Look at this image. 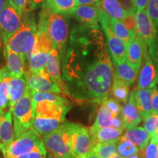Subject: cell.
<instances>
[{
    "instance_id": "6da1fadb",
    "label": "cell",
    "mask_w": 158,
    "mask_h": 158,
    "mask_svg": "<svg viewBox=\"0 0 158 158\" xmlns=\"http://www.w3.org/2000/svg\"><path fill=\"white\" fill-rule=\"evenodd\" d=\"M110 58L99 25H74L60 59L69 98L100 104L109 96L114 73Z\"/></svg>"
},
{
    "instance_id": "7a4b0ae2",
    "label": "cell",
    "mask_w": 158,
    "mask_h": 158,
    "mask_svg": "<svg viewBox=\"0 0 158 158\" xmlns=\"http://www.w3.org/2000/svg\"><path fill=\"white\" fill-rule=\"evenodd\" d=\"M39 14L37 30L47 33L53 43L54 48L58 51L60 59L64 55L69 39L68 23L64 15L56 13L45 4Z\"/></svg>"
},
{
    "instance_id": "3957f363",
    "label": "cell",
    "mask_w": 158,
    "mask_h": 158,
    "mask_svg": "<svg viewBox=\"0 0 158 158\" xmlns=\"http://www.w3.org/2000/svg\"><path fill=\"white\" fill-rule=\"evenodd\" d=\"M37 32V25L34 10L27 9L22 18L21 27L9 40L4 47V51L8 50L23 55L26 60L29 61L36 41Z\"/></svg>"
},
{
    "instance_id": "277c9868",
    "label": "cell",
    "mask_w": 158,
    "mask_h": 158,
    "mask_svg": "<svg viewBox=\"0 0 158 158\" xmlns=\"http://www.w3.org/2000/svg\"><path fill=\"white\" fill-rule=\"evenodd\" d=\"M76 124L64 121L58 129L41 137L45 149L55 158H76L70 143Z\"/></svg>"
},
{
    "instance_id": "5b68a950",
    "label": "cell",
    "mask_w": 158,
    "mask_h": 158,
    "mask_svg": "<svg viewBox=\"0 0 158 158\" xmlns=\"http://www.w3.org/2000/svg\"><path fill=\"white\" fill-rule=\"evenodd\" d=\"M33 90L27 86L22 98L10 108L13 120L15 139L23 135L32 127L35 110L32 102Z\"/></svg>"
},
{
    "instance_id": "8992f818",
    "label": "cell",
    "mask_w": 158,
    "mask_h": 158,
    "mask_svg": "<svg viewBox=\"0 0 158 158\" xmlns=\"http://www.w3.org/2000/svg\"><path fill=\"white\" fill-rule=\"evenodd\" d=\"M99 22L107 39V46L112 62L122 63L126 61L127 44L119 39L112 31L110 23V17L105 12L98 7Z\"/></svg>"
},
{
    "instance_id": "52a82bcc",
    "label": "cell",
    "mask_w": 158,
    "mask_h": 158,
    "mask_svg": "<svg viewBox=\"0 0 158 158\" xmlns=\"http://www.w3.org/2000/svg\"><path fill=\"white\" fill-rule=\"evenodd\" d=\"M45 146L42 138L33 129L14 139L3 153L5 158H15L23 154L30 152Z\"/></svg>"
},
{
    "instance_id": "ba28073f",
    "label": "cell",
    "mask_w": 158,
    "mask_h": 158,
    "mask_svg": "<svg viewBox=\"0 0 158 158\" xmlns=\"http://www.w3.org/2000/svg\"><path fill=\"white\" fill-rule=\"evenodd\" d=\"M21 23L22 18L9 2L0 13V35L4 47L17 32Z\"/></svg>"
},
{
    "instance_id": "9c48e42d",
    "label": "cell",
    "mask_w": 158,
    "mask_h": 158,
    "mask_svg": "<svg viewBox=\"0 0 158 158\" xmlns=\"http://www.w3.org/2000/svg\"><path fill=\"white\" fill-rule=\"evenodd\" d=\"M24 76L27 81V86L31 90L56 94L62 93L57 83L45 70L36 73H32L28 70L25 72Z\"/></svg>"
},
{
    "instance_id": "30bf717a",
    "label": "cell",
    "mask_w": 158,
    "mask_h": 158,
    "mask_svg": "<svg viewBox=\"0 0 158 158\" xmlns=\"http://www.w3.org/2000/svg\"><path fill=\"white\" fill-rule=\"evenodd\" d=\"M70 145L75 157L86 158L92 147L89 129L77 124L71 138Z\"/></svg>"
},
{
    "instance_id": "8fae6325",
    "label": "cell",
    "mask_w": 158,
    "mask_h": 158,
    "mask_svg": "<svg viewBox=\"0 0 158 158\" xmlns=\"http://www.w3.org/2000/svg\"><path fill=\"white\" fill-rule=\"evenodd\" d=\"M135 20L136 36L149 48L153 44L158 31L146 10L136 12Z\"/></svg>"
},
{
    "instance_id": "7c38bea8",
    "label": "cell",
    "mask_w": 158,
    "mask_h": 158,
    "mask_svg": "<svg viewBox=\"0 0 158 158\" xmlns=\"http://www.w3.org/2000/svg\"><path fill=\"white\" fill-rule=\"evenodd\" d=\"M157 84V73L152 59L149 56L148 48L143 51V62L138 76L137 88L153 89Z\"/></svg>"
},
{
    "instance_id": "4fadbf2b",
    "label": "cell",
    "mask_w": 158,
    "mask_h": 158,
    "mask_svg": "<svg viewBox=\"0 0 158 158\" xmlns=\"http://www.w3.org/2000/svg\"><path fill=\"white\" fill-rule=\"evenodd\" d=\"M35 110V115L44 117L59 118L65 120V116L70 109V103L60 104L56 102L42 101L38 103L33 104Z\"/></svg>"
},
{
    "instance_id": "5bb4252c",
    "label": "cell",
    "mask_w": 158,
    "mask_h": 158,
    "mask_svg": "<svg viewBox=\"0 0 158 158\" xmlns=\"http://www.w3.org/2000/svg\"><path fill=\"white\" fill-rule=\"evenodd\" d=\"M121 116L124 122V129L129 130L136 127L141 123L142 118L138 113L135 102V89L131 91L127 103L122 107Z\"/></svg>"
},
{
    "instance_id": "9a60e30c",
    "label": "cell",
    "mask_w": 158,
    "mask_h": 158,
    "mask_svg": "<svg viewBox=\"0 0 158 158\" xmlns=\"http://www.w3.org/2000/svg\"><path fill=\"white\" fill-rule=\"evenodd\" d=\"M45 70L50 76L54 79L59 86L62 90V93L69 97V92L63 81L62 76V68H61V59L58 51L54 48L52 49L49 55V58L45 66Z\"/></svg>"
},
{
    "instance_id": "2e32d148",
    "label": "cell",
    "mask_w": 158,
    "mask_h": 158,
    "mask_svg": "<svg viewBox=\"0 0 158 158\" xmlns=\"http://www.w3.org/2000/svg\"><path fill=\"white\" fill-rule=\"evenodd\" d=\"M66 16L74 19L79 23L86 25H98V7L92 6H76Z\"/></svg>"
},
{
    "instance_id": "e0dca14e",
    "label": "cell",
    "mask_w": 158,
    "mask_h": 158,
    "mask_svg": "<svg viewBox=\"0 0 158 158\" xmlns=\"http://www.w3.org/2000/svg\"><path fill=\"white\" fill-rule=\"evenodd\" d=\"M15 139L13 127V116L11 110L4 112L0 118V150L5 152V149Z\"/></svg>"
},
{
    "instance_id": "ac0fdd59",
    "label": "cell",
    "mask_w": 158,
    "mask_h": 158,
    "mask_svg": "<svg viewBox=\"0 0 158 158\" xmlns=\"http://www.w3.org/2000/svg\"><path fill=\"white\" fill-rule=\"evenodd\" d=\"M153 89H135V102L136 107H137L138 113L143 121L152 113Z\"/></svg>"
},
{
    "instance_id": "d6986e66",
    "label": "cell",
    "mask_w": 158,
    "mask_h": 158,
    "mask_svg": "<svg viewBox=\"0 0 158 158\" xmlns=\"http://www.w3.org/2000/svg\"><path fill=\"white\" fill-rule=\"evenodd\" d=\"M123 130L113 127H102L97 130L89 128L92 145L98 143H118L122 137Z\"/></svg>"
},
{
    "instance_id": "ffe728a7",
    "label": "cell",
    "mask_w": 158,
    "mask_h": 158,
    "mask_svg": "<svg viewBox=\"0 0 158 158\" xmlns=\"http://www.w3.org/2000/svg\"><path fill=\"white\" fill-rule=\"evenodd\" d=\"M147 45L137 36L127 46L126 61L133 68L139 70L143 62V51L147 49Z\"/></svg>"
},
{
    "instance_id": "44dd1931",
    "label": "cell",
    "mask_w": 158,
    "mask_h": 158,
    "mask_svg": "<svg viewBox=\"0 0 158 158\" xmlns=\"http://www.w3.org/2000/svg\"><path fill=\"white\" fill-rule=\"evenodd\" d=\"M4 52L7 61L6 67L12 78H20L24 76L25 56L8 50H5Z\"/></svg>"
},
{
    "instance_id": "7402d4cb",
    "label": "cell",
    "mask_w": 158,
    "mask_h": 158,
    "mask_svg": "<svg viewBox=\"0 0 158 158\" xmlns=\"http://www.w3.org/2000/svg\"><path fill=\"white\" fill-rule=\"evenodd\" d=\"M64 121L54 118L44 117L38 115H35L31 129L40 137L51 133L58 129Z\"/></svg>"
},
{
    "instance_id": "603a6c76",
    "label": "cell",
    "mask_w": 158,
    "mask_h": 158,
    "mask_svg": "<svg viewBox=\"0 0 158 158\" xmlns=\"http://www.w3.org/2000/svg\"><path fill=\"white\" fill-rule=\"evenodd\" d=\"M27 89V81L25 76L20 78H12L8 82V106L10 109L22 98Z\"/></svg>"
},
{
    "instance_id": "cb8c5ba5",
    "label": "cell",
    "mask_w": 158,
    "mask_h": 158,
    "mask_svg": "<svg viewBox=\"0 0 158 158\" xmlns=\"http://www.w3.org/2000/svg\"><path fill=\"white\" fill-rule=\"evenodd\" d=\"M122 138L135 144L139 151L145 149L151 139L149 134L142 127H136L127 130L123 135H122Z\"/></svg>"
},
{
    "instance_id": "d4e9b609",
    "label": "cell",
    "mask_w": 158,
    "mask_h": 158,
    "mask_svg": "<svg viewBox=\"0 0 158 158\" xmlns=\"http://www.w3.org/2000/svg\"><path fill=\"white\" fill-rule=\"evenodd\" d=\"M113 63L114 72L115 73L118 78L125 83L131 86L135 84L138 77L139 70L131 66L127 61L122 63Z\"/></svg>"
},
{
    "instance_id": "484cf974",
    "label": "cell",
    "mask_w": 158,
    "mask_h": 158,
    "mask_svg": "<svg viewBox=\"0 0 158 158\" xmlns=\"http://www.w3.org/2000/svg\"><path fill=\"white\" fill-rule=\"evenodd\" d=\"M100 8L108 16L122 21L129 14L122 7L118 0H99Z\"/></svg>"
},
{
    "instance_id": "4316f807",
    "label": "cell",
    "mask_w": 158,
    "mask_h": 158,
    "mask_svg": "<svg viewBox=\"0 0 158 158\" xmlns=\"http://www.w3.org/2000/svg\"><path fill=\"white\" fill-rule=\"evenodd\" d=\"M110 92L113 98L116 100L123 104L127 103L130 95V86L118 78L114 72L113 73V83Z\"/></svg>"
},
{
    "instance_id": "83f0119b",
    "label": "cell",
    "mask_w": 158,
    "mask_h": 158,
    "mask_svg": "<svg viewBox=\"0 0 158 158\" xmlns=\"http://www.w3.org/2000/svg\"><path fill=\"white\" fill-rule=\"evenodd\" d=\"M51 51H37L31 54L29 59V71L32 73L45 70Z\"/></svg>"
},
{
    "instance_id": "f1b7e54d",
    "label": "cell",
    "mask_w": 158,
    "mask_h": 158,
    "mask_svg": "<svg viewBox=\"0 0 158 158\" xmlns=\"http://www.w3.org/2000/svg\"><path fill=\"white\" fill-rule=\"evenodd\" d=\"M110 23L112 31H114L116 36L123 40L127 45H129L135 37L136 33H133L128 30L122 21L110 17Z\"/></svg>"
},
{
    "instance_id": "f546056e",
    "label": "cell",
    "mask_w": 158,
    "mask_h": 158,
    "mask_svg": "<svg viewBox=\"0 0 158 158\" xmlns=\"http://www.w3.org/2000/svg\"><path fill=\"white\" fill-rule=\"evenodd\" d=\"M113 118V114L108 109L107 106H106V104L103 102H102L100 103V108H99L94 124L89 129L97 130L102 127H110Z\"/></svg>"
},
{
    "instance_id": "4dcf8cb0",
    "label": "cell",
    "mask_w": 158,
    "mask_h": 158,
    "mask_svg": "<svg viewBox=\"0 0 158 158\" xmlns=\"http://www.w3.org/2000/svg\"><path fill=\"white\" fill-rule=\"evenodd\" d=\"M44 4L52 11L66 16L76 7V0H45Z\"/></svg>"
},
{
    "instance_id": "1f68e13d",
    "label": "cell",
    "mask_w": 158,
    "mask_h": 158,
    "mask_svg": "<svg viewBox=\"0 0 158 158\" xmlns=\"http://www.w3.org/2000/svg\"><path fill=\"white\" fill-rule=\"evenodd\" d=\"M42 101H48L51 102H56L60 104H69L70 102L64 97L59 95V94L52 93V92H42L33 91L32 102L33 104L38 103Z\"/></svg>"
},
{
    "instance_id": "d6a6232c",
    "label": "cell",
    "mask_w": 158,
    "mask_h": 158,
    "mask_svg": "<svg viewBox=\"0 0 158 158\" xmlns=\"http://www.w3.org/2000/svg\"><path fill=\"white\" fill-rule=\"evenodd\" d=\"M118 143H98L92 145V149L101 158H111L117 154Z\"/></svg>"
},
{
    "instance_id": "836d02e7",
    "label": "cell",
    "mask_w": 158,
    "mask_h": 158,
    "mask_svg": "<svg viewBox=\"0 0 158 158\" xmlns=\"http://www.w3.org/2000/svg\"><path fill=\"white\" fill-rule=\"evenodd\" d=\"M138 151L139 150L135 144L122 137L117 143V152L124 158L135 155Z\"/></svg>"
},
{
    "instance_id": "e575fe53",
    "label": "cell",
    "mask_w": 158,
    "mask_h": 158,
    "mask_svg": "<svg viewBox=\"0 0 158 158\" xmlns=\"http://www.w3.org/2000/svg\"><path fill=\"white\" fill-rule=\"evenodd\" d=\"M143 128L149 134L151 138L156 135L158 130V113H152L144 120Z\"/></svg>"
},
{
    "instance_id": "d590c367",
    "label": "cell",
    "mask_w": 158,
    "mask_h": 158,
    "mask_svg": "<svg viewBox=\"0 0 158 158\" xmlns=\"http://www.w3.org/2000/svg\"><path fill=\"white\" fill-rule=\"evenodd\" d=\"M10 78H5L0 83V110L4 111V109L8 106V82Z\"/></svg>"
},
{
    "instance_id": "8d00e7d4",
    "label": "cell",
    "mask_w": 158,
    "mask_h": 158,
    "mask_svg": "<svg viewBox=\"0 0 158 158\" xmlns=\"http://www.w3.org/2000/svg\"><path fill=\"white\" fill-rule=\"evenodd\" d=\"M146 10L158 31V0H149Z\"/></svg>"
},
{
    "instance_id": "74e56055",
    "label": "cell",
    "mask_w": 158,
    "mask_h": 158,
    "mask_svg": "<svg viewBox=\"0 0 158 158\" xmlns=\"http://www.w3.org/2000/svg\"><path fill=\"white\" fill-rule=\"evenodd\" d=\"M106 106H107L108 109H109L111 113L113 114L114 117V116H116L118 115H119L121 114L122 107L120 104V102L116 100L115 98H114L113 97H107L105 100H103V101Z\"/></svg>"
},
{
    "instance_id": "f35d334b",
    "label": "cell",
    "mask_w": 158,
    "mask_h": 158,
    "mask_svg": "<svg viewBox=\"0 0 158 158\" xmlns=\"http://www.w3.org/2000/svg\"><path fill=\"white\" fill-rule=\"evenodd\" d=\"M148 51L155 64L156 73H157V84L158 86V32L153 44L149 48H148Z\"/></svg>"
},
{
    "instance_id": "ab89813d",
    "label": "cell",
    "mask_w": 158,
    "mask_h": 158,
    "mask_svg": "<svg viewBox=\"0 0 158 158\" xmlns=\"http://www.w3.org/2000/svg\"><path fill=\"white\" fill-rule=\"evenodd\" d=\"M144 158H158V143L152 138L144 150Z\"/></svg>"
},
{
    "instance_id": "60d3db41",
    "label": "cell",
    "mask_w": 158,
    "mask_h": 158,
    "mask_svg": "<svg viewBox=\"0 0 158 158\" xmlns=\"http://www.w3.org/2000/svg\"><path fill=\"white\" fill-rule=\"evenodd\" d=\"M46 157V149L45 146L39 148L30 152L23 154L19 155L15 158H45Z\"/></svg>"
},
{
    "instance_id": "b9f144b4",
    "label": "cell",
    "mask_w": 158,
    "mask_h": 158,
    "mask_svg": "<svg viewBox=\"0 0 158 158\" xmlns=\"http://www.w3.org/2000/svg\"><path fill=\"white\" fill-rule=\"evenodd\" d=\"M9 2L20 16L23 18L27 10V0H9Z\"/></svg>"
},
{
    "instance_id": "7bdbcfd3",
    "label": "cell",
    "mask_w": 158,
    "mask_h": 158,
    "mask_svg": "<svg viewBox=\"0 0 158 158\" xmlns=\"http://www.w3.org/2000/svg\"><path fill=\"white\" fill-rule=\"evenodd\" d=\"M122 21L124 24V26L127 27L128 30L133 33H136L135 15L130 14L129 13Z\"/></svg>"
},
{
    "instance_id": "ee69618b",
    "label": "cell",
    "mask_w": 158,
    "mask_h": 158,
    "mask_svg": "<svg viewBox=\"0 0 158 158\" xmlns=\"http://www.w3.org/2000/svg\"><path fill=\"white\" fill-rule=\"evenodd\" d=\"M122 7L130 14L135 15L136 8L134 0H118Z\"/></svg>"
},
{
    "instance_id": "f6af8a7d",
    "label": "cell",
    "mask_w": 158,
    "mask_h": 158,
    "mask_svg": "<svg viewBox=\"0 0 158 158\" xmlns=\"http://www.w3.org/2000/svg\"><path fill=\"white\" fill-rule=\"evenodd\" d=\"M45 0H27V9L31 10L40 8L43 7Z\"/></svg>"
},
{
    "instance_id": "bcb514c9",
    "label": "cell",
    "mask_w": 158,
    "mask_h": 158,
    "mask_svg": "<svg viewBox=\"0 0 158 158\" xmlns=\"http://www.w3.org/2000/svg\"><path fill=\"white\" fill-rule=\"evenodd\" d=\"M111 127L114 128H116V129H119L122 130H124V124L123 119H122V117L121 116V114L119 115L114 116L112 119L111 122Z\"/></svg>"
},
{
    "instance_id": "7dc6e473",
    "label": "cell",
    "mask_w": 158,
    "mask_h": 158,
    "mask_svg": "<svg viewBox=\"0 0 158 158\" xmlns=\"http://www.w3.org/2000/svg\"><path fill=\"white\" fill-rule=\"evenodd\" d=\"M81 5L99 7L100 2H99V0H76V6Z\"/></svg>"
},
{
    "instance_id": "c3c4849f",
    "label": "cell",
    "mask_w": 158,
    "mask_h": 158,
    "mask_svg": "<svg viewBox=\"0 0 158 158\" xmlns=\"http://www.w3.org/2000/svg\"><path fill=\"white\" fill-rule=\"evenodd\" d=\"M152 113H158V87H157V86H155V87L153 89Z\"/></svg>"
},
{
    "instance_id": "681fc988",
    "label": "cell",
    "mask_w": 158,
    "mask_h": 158,
    "mask_svg": "<svg viewBox=\"0 0 158 158\" xmlns=\"http://www.w3.org/2000/svg\"><path fill=\"white\" fill-rule=\"evenodd\" d=\"M149 0H134L136 12H139L145 10Z\"/></svg>"
},
{
    "instance_id": "f907efd6",
    "label": "cell",
    "mask_w": 158,
    "mask_h": 158,
    "mask_svg": "<svg viewBox=\"0 0 158 158\" xmlns=\"http://www.w3.org/2000/svg\"><path fill=\"white\" fill-rule=\"evenodd\" d=\"M144 150H142V151H138V153H136V154H135V155L130 156V157H126V158H144Z\"/></svg>"
},
{
    "instance_id": "816d5d0a",
    "label": "cell",
    "mask_w": 158,
    "mask_h": 158,
    "mask_svg": "<svg viewBox=\"0 0 158 158\" xmlns=\"http://www.w3.org/2000/svg\"><path fill=\"white\" fill-rule=\"evenodd\" d=\"M86 158H101V157H99V156L97 155L94 152L92 151V150H91L89 152L87 156H86Z\"/></svg>"
},
{
    "instance_id": "f5cc1de1",
    "label": "cell",
    "mask_w": 158,
    "mask_h": 158,
    "mask_svg": "<svg viewBox=\"0 0 158 158\" xmlns=\"http://www.w3.org/2000/svg\"><path fill=\"white\" fill-rule=\"evenodd\" d=\"M9 2V0H0V13L4 9V7L7 5V4Z\"/></svg>"
},
{
    "instance_id": "db71d44e",
    "label": "cell",
    "mask_w": 158,
    "mask_h": 158,
    "mask_svg": "<svg viewBox=\"0 0 158 158\" xmlns=\"http://www.w3.org/2000/svg\"><path fill=\"white\" fill-rule=\"evenodd\" d=\"M152 138L154 141H155L156 142H157V143H158V130H157V133H156V135L154 136L153 138Z\"/></svg>"
},
{
    "instance_id": "11a10c76",
    "label": "cell",
    "mask_w": 158,
    "mask_h": 158,
    "mask_svg": "<svg viewBox=\"0 0 158 158\" xmlns=\"http://www.w3.org/2000/svg\"><path fill=\"white\" fill-rule=\"evenodd\" d=\"M111 158H123V157H122V156H120L119 155H117V154H116V155L113 156Z\"/></svg>"
},
{
    "instance_id": "9f6ffc18",
    "label": "cell",
    "mask_w": 158,
    "mask_h": 158,
    "mask_svg": "<svg viewBox=\"0 0 158 158\" xmlns=\"http://www.w3.org/2000/svg\"><path fill=\"white\" fill-rule=\"evenodd\" d=\"M3 113H4V111H2V110H0V118H1V116H2V115Z\"/></svg>"
},
{
    "instance_id": "6f0895ef",
    "label": "cell",
    "mask_w": 158,
    "mask_h": 158,
    "mask_svg": "<svg viewBox=\"0 0 158 158\" xmlns=\"http://www.w3.org/2000/svg\"><path fill=\"white\" fill-rule=\"evenodd\" d=\"M2 45V39H1V35H0V48H1Z\"/></svg>"
},
{
    "instance_id": "680465c9",
    "label": "cell",
    "mask_w": 158,
    "mask_h": 158,
    "mask_svg": "<svg viewBox=\"0 0 158 158\" xmlns=\"http://www.w3.org/2000/svg\"><path fill=\"white\" fill-rule=\"evenodd\" d=\"M0 83H1V81H0Z\"/></svg>"
}]
</instances>
